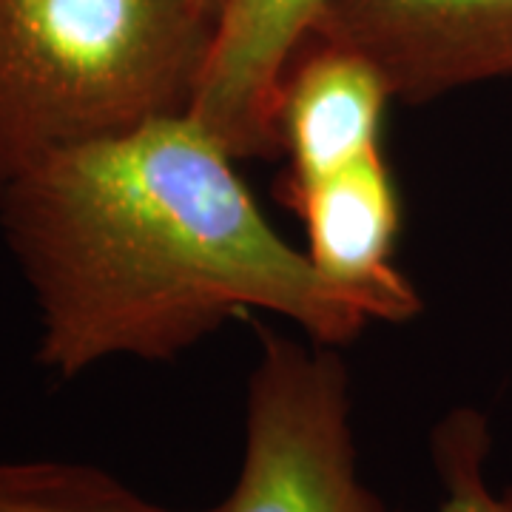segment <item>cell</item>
Here are the masks:
<instances>
[{"label": "cell", "mask_w": 512, "mask_h": 512, "mask_svg": "<svg viewBox=\"0 0 512 512\" xmlns=\"http://www.w3.org/2000/svg\"><path fill=\"white\" fill-rule=\"evenodd\" d=\"M0 231L35 296L37 362H165L251 313L342 348L379 322L262 214L237 157L183 111L57 151L0 188Z\"/></svg>", "instance_id": "6da1fadb"}, {"label": "cell", "mask_w": 512, "mask_h": 512, "mask_svg": "<svg viewBox=\"0 0 512 512\" xmlns=\"http://www.w3.org/2000/svg\"><path fill=\"white\" fill-rule=\"evenodd\" d=\"M217 0H0V188L57 151L191 111Z\"/></svg>", "instance_id": "7a4b0ae2"}, {"label": "cell", "mask_w": 512, "mask_h": 512, "mask_svg": "<svg viewBox=\"0 0 512 512\" xmlns=\"http://www.w3.org/2000/svg\"><path fill=\"white\" fill-rule=\"evenodd\" d=\"M259 336L242 464L222 512H387L359 476L350 376L336 348Z\"/></svg>", "instance_id": "3957f363"}, {"label": "cell", "mask_w": 512, "mask_h": 512, "mask_svg": "<svg viewBox=\"0 0 512 512\" xmlns=\"http://www.w3.org/2000/svg\"><path fill=\"white\" fill-rule=\"evenodd\" d=\"M311 37L370 60L413 106L512 77V0H330Z\"/></svg>", "instance_id": "277c9868"}, {"label": "cell", "mask_w": 512, "mask_h": 512, "mask_svg": "<svg viewBox=\"0 0 512 512\" xmlns=\"http://www.w3.org/2000/svg\"><path fill=\"white\" fill-rule=\"evenodd\" d=\"M328 3L222 0L191 114L237 160L279 154V89Z\"/></svg>", "instance_id": "5b68a950"}, {"label": "cell", "mask_w": 512, "mask_h": 512, "mask_svg": "<svg viewBox=\"0 0 512 512\" xmlns=\"http://www.w3.org/2000/svg\"><path fill=\"white\" fill-rule=\"evenodd\" d=\"M282 197L305 225V254L333 285L365 296L379 322H407L421 311V296L393 265L402 205L382 151Z\"/></svg>", "instance_id": "8992f818"}, {"label": "cell", "mask_w": 512, "mask_h": 512, "mask_svg": "<svg viewBox=\"0 0 512 512\" xmlns=\"http://www.w3.org/2000/svg\"><path fill=\"white\" fill-rule=\"evenodd\" d=\"M393 94L362 55L308 37L291 60L276 106L279 151L288 154L285 188L308 185L382 151Z\"/></svg>", "instance_id": "52a82bcc"}, {"label": "cell", "mask_w": 512, "mask_h": 512, "mask_svg": "<svg viewBox=\"0 0 512 512\" xmlns=\"http://www.w3.org/2000/svg\"><path fill=\"white\" fill-rule=\"evenodd\" d=\"M0 512H222L168 510L92 464L0 461Z\"/></svg>", "instance_id": "ba28073f"}, {"label": "cell", "mask_w": 512, "mask_h": 512, "mask_svg": "<svg viewBox=\"0 0 512 512\" xmlns=\"http://www.w3.org/2000/svg\"><path fill=\"white\" fill-rule=\"evenodd\" d=\"M490 447V421L473 407L450 410L433 427L430 453L444 487L436 512H512V487L498 493L487 478Z\"/></svg>", "instance_id": "9c48e42d"}, {"label": "cell", "mask_w": 512, "mask_h": 512, "mask_svg": "<svg viewBox=\"0 0 512 512\" xmlns=\"http://www.w3.org/2000/svg\"><path fill=\"white\" fill-rule=\"evenodd\" d=\"M217 3H220V6H222V0H217Z\"/></svg>", "instance_id": "30bf717a"}]
</instances>
